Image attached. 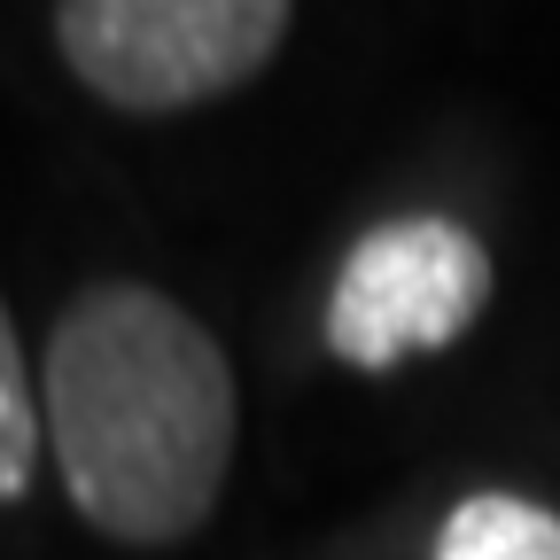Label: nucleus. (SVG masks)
Masks as SVG:
<instances>
[{
    "mask_svg": "<svg viewBox=\"0 0 560 560\" xmlns=\"http://www.w3.org/2000/svg\"><path fill=\"white\" fill-rule=\"evenodd\" d=\"M296 0H55V55L102 109L179 117L289 47Z\"/></svg>",
    "mask_w": 560,
    "mask_h": 560,
    "instance_id": "2",
    "label": "nucleus"
},
{
    "mask_svg": "<svg viewBox=\"0 0 560 560\" xmlns=\"http://www.w3.org/2000/svg\"><path fill=\"white\" fill-rule=\"evenodd\" d=\"M39 429L47 412L32 397V366H24V342H16V319L0 304V506H16L32 475H39Z\"/></svg>",
    "mask_w": 560,
    "mask_h": 560,
    "instance_id": "5",
    "label": "nucleus"
},
{
    "mask_svg": "<svg viewBox=\"0 0 560 560\" xmlns=\"http://www.w3.org/2000/svg\"><path fill=\"white\" fill-rule=\"evenodd\" d=\"M490 304V249L436 210L382 219L350 242L335 296H327V350L342 366L389 374L397 359L459 342Z\"/></svg>",
    "mask_w": 560,
    "mask_h": 560,
    "instance_id": "3",
    "label": "nucleus"
},
{
    "mask_svg": "<svg viewBox=\"0 0 560 560\" xmlns=\"http://www.w3.org/2000/svg\"><path fill=\"white\" fill-rule=\"evenodd\" d=\"M436 560H560V514L514 490H475L444 514Z\"/></svg>",
    "mask_w": 560,
    "mask_h": 560,
    "instance_id": "4",
    "label": "nucleus"
},
{
    "mask_svg": "<svg viewBox=\"0 0 560 560\" xmlns=\"http://www.w3.org/2000/svg\"><path fill=\"white\" fill-rule=\"evenodd\" d=\"M47 452L86 529L132 552L187 545L226 499L242 389L234 359L149 280H86L47 327Z\"/></svg>",
    "mask_w": 560,
    "mask_h": 560,
    "instance_id": "1",
    "label": "nucleus"
}]
</instances>
